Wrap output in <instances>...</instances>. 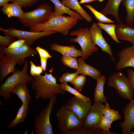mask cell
<instances>
[{
  "label": "cell",
  "mask_w": 134,
  "mask_h": 134,
  "mask_svg": "<svg viewBox=\"0 0 134 134\" xmlns=\"http://www.w3.org/2000/svg\"><path fill=\"white\" fill-rule=\"evenodd\" d=\"M131 47L133 49H134V44H132V45Z\"/></svg>",
  "instance_id": "c3c4849f"
},
{
  "label": "cell",
  "mask_w": 134,
  "mask_h": 134,
  "mask_svg": "<svg viewBox=\"0 0 134 134\" xmlns=\"http://www.w3.org/2000/svg\"><path fill=\"white\" fill-rule=\"evenodd\" d=\"M53 12L49 5L43 3L33 10L24 12L17 18L24 26L30 28L47 22L52 15Z\"/></svg>",
  "instance_id": "277c9868"
},
{
  "label": "cell",
  "mask_w": 134,
  "mask_h": 134,
  "mask_svg": "<svg viewBox=\"0 0 134 134\" xmlns=\"http://www.w3.org/2000/svg\"><path fill=\"white\" fill-rule=\"evenodd\" d=\"M103 113L104 115L113 121L121 120L122 118L121 116L119 114L118 111L111 109L107 102L105 103Z\"/></svg>",
  "instance_id": "f1b7e54d"
},
{
  "label": "cell",
  "mask_w": 134,
  "mask_h": 134,
  "mask_svg": "<svg viewBox=\"0 0 134 134\" xmlns=\"http://www.w3.org/2000/svg\"><path fill=\"white\" fill-rule=\"evenodd\" d=\"M50 48L51 50L58 52L63 56L77 58L82 55V51L76 49L74 46H63L54 43L51 45Z\"/></svg>",
  "instance_id": "d6986e66"
},
{
  "label": "cell",
  "mask_w": 134,
  "mask_h": 134,
  "mask_svg": "<svg viewBox=\"0 0 134 134\" xmlns=\"http://www.w3.org/2000/svg\"><path fill=\"white\" fill-rule=\"evenodd\" d=\"M0 30L5 34L10 35L18 39L25 40L31 46L41 37L58 33L53 30L33 32L20 30L14 28L4 29L1 27H0Z\"/></svg>",
  "instance_id": "30bf717a"
},
{
  "label": "cell",
  "mask_w": 134,
  "mask_h": 134,
  "mask_svg": "<svg viewBox=\"0 0 134 134\" xmlns=\"http://www.w3.org/2000/svg\"><path fill=\"white\" fill-rule=\"evenodd\" d=\"M113 122L103 115L101 118L100 124V129L103 131L107 132L109 134H115V132H111L109 130V129L111 127V125Z\"/></svg>",
  "instance_id": "e575fe53"
},
{
  "label": "cell",
  "mask_w": 134,
  "mask_h": 134,
  "mask_svg": "<svg viewBox=\"0 0 134 134\" xmlns=\"http://www.w3.org/2000/svg\"><path fill=\"white\" fill-rule=\"evenodd\" d=\"M15 41L14 37L10 35H0V44L3 46L7 47Z\"/></svg>",
  "instance_id": "8d00e7d4"
},
{
  "label": "cell",
  "mask_w": 134,
  "mask_h": 134,
  "mask_svg": "<svg viewBox=\"0 0 134 134\" xmlns=\"http://www.w3.org/2000/svg\"><path fill=\"white\" fill-rule=\"evenodd\" d=\"M123 0H108L102 10L100 12L105 15L110 14L114 16L117 22L121 23L119 15V8Z\"/></svg>",
  "instance_id": "7402d4cb"
},
{
  "label": "cell",
  "mask_w": 134,
  "mask_h": 134,
  "mask_svg": "<svg viewBox=\"0 0 134 134\" xmlns=\"http://www.w3.org/2000/svg\"><path fill=\"white\" fill-rule=\"evenodd\" d=\"M78 67L75 72L90 76L96 80L100 76L101 73L97 69L86 64L82 57L78 58Z\"/></svg>",
  "instance_id": "ac0fdd59"
},
{
  "label": "cell",
  "mask_w": 134,
  "mask_h": 134,
  "mask_svg": "<svg viewBox=\"0 0 134 134\" xmlns=\"http://www.w3.org/2000/svg\"><path fill=\"white\" fill-rule=\"evenodd\" d=\"M106 80V78L103 75H101L96 79V84L94 93L95 102L101 101L105 103L107 102V100L103 92L104 86Z\"/></svg>",
  "instance_id": "603a6c76"
},
{
  "label": "cell",
  "mask_w": 134,
  "mask_h": 134,
  "mask_svg": "<svg viewBox=\"0 0 134 134\" xmlns=\"http://www.w3.org/2000/svg\"><path fill=\"white\" fill-rule=\"evenodd\" d=\"M86 79V75L81 74L78 75L70 82L73 86L74 89L80 92L85 84Z\"/></svg>",
  "instance_id": "d6a6232c"
},
{
  "label": "cell",
  "mask_w": 134,
  "mask_h": 134,
  "mask_svg": "<svg viewBox=\"0 0 134 134\" xmlns=\"http://www.w3.org/2000/svg\"><path fill=\"white\" fill-rule=\"evenodd\" d=\"M128 78L133 90L134 91V70L128 69L127 70Z\"/></svg>",
  "instance_id": "ab89813d"
},
{
  "label": "cell",
  "mask_w": 134,
  "mask_h": 134,
  "mask_svg": "<svg viewBox=\"0 0 134 134\" xmlns=\"http://www.w3.org/2000/svg\"><path fill=\"white\" fill-rule=\"evenodd\" d=\"M39 0H12V2L17 3L22 7L30 6L36 3Z\"/></svg>",
  "instance_id": "74e56055"
},
{
  "label": "cell",
  "mask_w": 134,
  "mask_h": 134,
  "mask_svg": "<svg viewBox=\"0 0 134 134\" xmlns=\"http://www.w3.org/2000/svg\"><path fill=\"white\" fill-rule=\"evenodd\" d=\"M21 7L18 3L12 2L5 4L1 7L0 10L3 14L9 18L15 17L18 18L20 17L24 12Z\"/></svg>",
  "instance_id": "d4e9b609"
},
{
  "label": "cell",
  "mask_w": 134,
  "mask_h": 134,
  "mask_svg": "<svg viewBox=\"0 0 134 134\" xmlns=\"http://www.w3.org/2000/svg\"><path fill=\"white\" fill-rule=\"evenodd\" d=\"M101 28L95 22L92 24L89 29V33L93 43L99 46L104 52L109 54L113 62L115 60L113 56L110 46L106 41L103 37Z\"/></svg>",
  "instance_id": "7c38bea8"
},
{
  "label": "cell",
  "mask_w": 134,
  "mask_h": 134,
  "mask_svg": "<svg viewBox=\"0 0 134 134\" xmlns=\"http://www.w3.org/2000/svg\"><path fill=\"white\" fill-rule=\"evenodd\" d=\"M35 50L39 54L40 57L48 59L52 57L48 51L45 49L38 46L35 48Z\"/></svg>",
  "instance_id": "f35d334b"
},
{
  "label": "cell",
  "mask_w": 134,
  "mask_h": 134,
  "mask_svg": "<svg viewBox=\"0 0 134 134\" xmlns=\"http://www.w3.org/2000/svg\"><path fill=\"white\" fill-rule=\"evenodd\" d=\"M29 63L31 66L30 72L31 76L33 77L36 76V66L34 64L32 60L30 61Z\"/></svg>",
  "instance_id": "b9f144b4"
},
{
  "label": "cell",
  "mask_w": 134,
  "mask_h": 134,
  "mask_svg": "<svg viewBox=\"0 0 134 134\" xmlns=\"http://www.w3.org/2000/svg\"><path fill=\"white\" fill-rule=\"evenodd\" d=\"M64 134H103L101 132L84 128L82 126L64 132Z\"/></svg>",
  "instance_id": "4dcf8cb0"
},
{
  "label": "cell",
  "mask_w": 134,
  "mask_h": 134,
  "mask_svg": "<svg viewBox=\"0 0 134 134\" xmlns=\"http://www.w3.org/2000/svg\"><path fill=\"white\" fill-rule=\"evenodd\" d=\"M62 3L65 6L79 13L87 22L92 21V17L81 7L78 0H63Z\"/></svg>",
  "instance_id": "cb8c5ba5"
},
{
  "label": "cell",
  "mask_w": 134,
  "mask_h": 134,
  "mask_svg": "<svg viewBox=\"0 0 134 134\" xmlns=\"http://www.w3.org/2000/svg\"><path fill=\"white\" fill-rule=\"evenodd\" d=\"M12 0H0V6H3L5 4L8 3L9 1H11Z\"/></svg>",
  "instance_id": "bcb514c9"
},
{
  "label": "cell",
  "mask_w": 134,
  "mask_h": 134,
  "mask_svg": "<svg viewBox=\"0 0 134 134\" xmlns=\"http://www.w3.org/2000/svg\"><path fill=\"white\" fill-rule=\"evenodd\" d=\"M28 64V60H25L21 70L15 69L11 75L0 85V96L3 97L5 101L11 97V91L15 86L21 83H31L33 77L27 73Z\"/></svg>",
  "instance_id": "3957f363"
},
{
  "label": "cell",
  "mask_w": 134,
  "mask_h": 134,
  "mask_svg": "<svg viewBox=\"0 0 134 134\" xmlns=\"http://www.w3.org/2000/svg\"><path fill=\"white\" fill-rule=\"evenodd\" d=\"M85 6L92 12L99 22L103 23H113L115 22L100 12H99L96 10L91 5L89 4L85 5Z\"/></svg>",
  "instance_id": "f546056e"
},
{
  "label": "cell",
  "mask_w": 134,
  "mask_h": 134,
  "mask_svg": "<svg viewBox=\"0 0 134 134\" xmlns=\"http://www.w3.org/2000/svg\"><path fill=\"white\" fill-rule=\"evenodd\" d=\"M32 77L31 87L35 91V99H50L56 94H65L60 84L57 83L56 78L51 73L45 72L44 75H40Z\"/></svg>",
  "instance_id": "6da1fadb"
},
{
  "label": "cell",
  "mask_w": 134,
  "mask_h": 134,
  "mask_svg": "<svg viewBox=\"0 0 134 134\" xmlns=\"http://www.w3.org/2000/svg\"><path fill=\"white\" fill-rule=\"evenodd\" d=\"M78 20L77 18L70 16H51L47 22L31 27L30 30L33 32L53 30L64 35H66L68 34L70 30L76 25Z\"/></svg>",
  "instance_id": "7a4b0ae2"
},
{
  "label": "cell",
  "mask_w": 134,
  "mask_h": 134,
  "mask_svg": "<svg viewBox=\"0 0 134 134\" xmlns=\"http://www.w3.org/2000/svg\"><path fill=\"white\" fill-rule=\"evenodd\" d=\"M16 64L14 60L6 55L0 58V82L1 84L9 74L14 71Z\"/></svg>",
  "instance_id": "e0dca14e"
},
{
  "label": "cell",
  "mask_w": 134,
  "mask_h": 134,
  "mask_svg": "<svg viewBox=\"0 0 134 134\" xmlns=\"http://www.w3.org/2000/svg\"><path fill=\"white\" fill-rule=\"evenodd\" d=\"M26 42L21 46L18 48L7 49L6 47L3 46V50L5 54L14 60L17 64L22 66L25 61L27 57H32L37 54V51L31 47Z\"/></svg>",
  "instance_id": "8fae6325"
},
{
  "label": "cell",
  "mask_w": 134,
  "mask_h": 134,
  "mask_svg": "<svg viewBox=\"0 0 134 134\" xmlns=\"http://www.w3.org/2000/svg\"><path fill=\"white\" fill-rule=\"evenodd\" d=\"M129 134H134V131L133 132H131Z\"/></svg>",
  "instance_id": "7dc6e473"
},
{
  "label": "cell",
  "mask_w": 134,
  "mask_h": 134,
  "mask_svg": "<svg viewBox=\"0 0 134 134\" xmlns=\"http://www.w3.org/2000/svg\"><path fill=\"white\" fill-rule=\"evenodd\" d=\"M57 101L55 95L50 99L48 104L35 117L34 126L36 134H53L50 118L52 109Z\"/></svg>",
  "instance_id": "5b68a950"
},
{
  "label": "cell",
  "mask_w": 134,
  "mask_h": 134,
  "mask_svg": "<svg viewBox=\"0 0 134 134\" xmlns=\"http://www.w3.org/2000/svg\"><path fill=\"white\" fill-rule=\"evenodd\" d=\"M79 74L76 72L74 73H65L60 78V81L62 83H66L70 82L78 75Z\"/></svg>",
  "instance_id": "d590c367"
},
{
  "label": "cell",
  "mask_w": 134,
  "mask_h": 134,
  "mask_svg": "<svg viewBox=\"0 0 134 134\" xmlns=\"http://www.w3.org/2000/svg\"><path fill=\"white\" fill-rule=\"evenodd\" d=\"M124 120L120 122L119 126L122 128L123 134H129L134 128V102L131 101L123 108Z\"/></svg>",
  "instance_id": "5bb4252c"
},
{
  "label": "cell",
  "mask_w": 134,
  "mask_h": 134,
  "mask_svg": "<svg viewBox=\"0 0 134 134\" xmlns=\"http://www.w3.org/2000/svg\"><path fill=\"white\" fill-rule=\"evenodd\" d=\"M108 85L114 88L118 94L124 100L132 101L134 93L128 79L123 73L117 72L111 75L108 78Z\"/></svg>",
  "instance_id": "52a82bcc"
},
{
  "label": "cell",
  "mask_w": 134,
  "mask_h": 134,
  "mask_svg": "<svg viewBox=\"0 0 134 134\" xmlns=\"http://www.w3.org/2000/svg\"><path fill=\"white\" fill-rule=\"evenodd\" d=\"M54 5V10L52 16L63 15L64 14H67L71 16L83 20L80 15L77 12L72 10L64 6L59 0H50Z\"/></svg>",
  "instance_id": "44dd1931"
},
{
  "label": "cell",
  "mask_w": 134,
  "mask_h": 134,
  "mask_svg": "<svg viewBox=\"0 0 134 134\" xmlns=\"http://www.w3.org/2000/svg\"><path fill=\"white\" fill-rule=\"evenodd\" d=\"M133 101V102H134V99H133L132 100V101Z\"/></svg>",
  "instance_id": "681fc988"
},
{
  "label": "cell",
  "mask_w": 134,
  "mask_h": 134,
  "mask_svg": "<svg viewBox=\"0 0 134 134\" xmlns=\"http://www.w3.org/2000/svg\"><path fill=\"white\" fill-rule=\"evenodd\" d=\"M26 84L23 83L18 84L12 89L11 94L16 95L22 103L28 105L32 98Z\"/></svg>",
  "instance_id": "ffe728a7"
},
{
  "label": "cell",
  "mask_w": 134,
  "mask_h": 134,
  "mask_svg": "<svg viewBox=\"0 0 134 134\" xmlns=\"http://www.w3.org/2000/svg\"><path fill=\"white\" fill-rule=\"evenodd\" d=\"M119 60L116 65V68L120 70L127 67H134V49L129 47L122 49L118 54Z\"/></svg>",
  "instance_id": "9a60e30c"
},
{
  "label": "cell",
  "mask_w": 134,
  "mask_h": 134,
  "mask_svg": "<svg viewBox=\"0 0 134 134\" xmlns=\"http://www.w3.org/2000/svg\"><path fill=\"white\" fill-rule=\"evenodd\" d=\"M121 3L126 9L127 23L132 26L134 23V0H123Z\"/></svg>",
  "instance_id": "4316f807"
},
{
  "label": "cell",
  "mask_w": 134,
  "mask_h": 134,
  "mask_svg": "<svg viewBox=\"0 0 134 134\" xmlns=\"http://www.w3.org/2000/svg\"><path fill=\"white\" fill-rule=\"evenodd\" d=\"M29 111L28 105L23 103L19 108L14 119L10 122L7 126L8 129H12L23 121L26 117Z\"/></svg>",
  "instance_id": "484cf974"
},
{
  "label": "cell",
  "mask_w": 134,
  "mask_h": 134,
  "mask_svg": "<svg viewBox=\"0 0 134 134\" xmlns=\"http://www.w3.org/2000/svg\"><path fill=\"white\" fill-rule=\"evenodd\" d=\"M43 71V69L41 65L36 66V75H41Z\"/></svg>",
  "instance_id": "ee69618b"
},
{
  "label": "cell",
  "mask_w": 134,
  "mask_h": 134,
  "mask_svg": "<svg viewBox=\"0 0 134 134\" xmlns=\"http://www.w3.org/2000/svg\"><path fill=\"white\" fill-rule=\"evenodd\" d=\"M41 66L42 67L43 71L45 72L46 71L47 65V62L48 59L40 57Z\"/></svg>",
  "instance_id": "7bdbcfd3"
},
{
  "label": "cell",
  "mask_w": 134,
  "mask_h": 134,
  "mask_svg": "<svg viewBox=\"0 0 134 134\" xmlns=\"http://www.w3.org/2000/svg\"><path fill=\"white\" fill-rule=\"evenodd\" d=\"M97 24L110 36L114 41L117 43H121L117 39L116 35L115 32L116 24H106L99 22Z\"/></svg>",
  "instance_id": "83f0119b"
},
{
  "label": "cell",
  "mask_w": 134,
  "mask_h": 134,
  "mask_svg": "<svg viewBox=\"0 0 134 134\" xmlns=\"http://www.w3.org/2000/svg\"><path fill=\"white\" fill-rule=\"evenodd\" d=\"M76 58L72 57L63 56L61 60L65 65L72 68L77 69L78 67V63Z\"/></svg>",
  "instance_id": "836d02e7"
},
{
  "label": "cell",
  "mask_w": 134,
  "mask_h": 134,
  "mask_svg": "<svg viewBox=\"0 0 134 134\" xmlns=\"http://www.w3.org/2000/svg\"><path fill=\"white\" fill-rule=\"evenodd\" d=\"M25 41L22 39H18L15 41L8 47H6L7 49H15L20 47L26 42Z\"/></svg>",
  "instance_id": "60d3db41"
},
{
  "label": "cell",
  "mask_w": 134,
  "mask_h": 134,
  "mask_svg": "<svg viewBox=\"0 0 134 134\" xmlns=\"http://www.w3.org/2000/svg\"><path fill=\"white\" fill-rule=\"evenodd\" d=\"M104 0H80L79 2L80 4H83L85 3H89L92 2L96 1H99L100 2H102Z\"/></svg>",
  "instance_id": "f6af8a7d"
},
{
  "label": "cell",
  "mask_w": 134,
  "mask_h": 134,
  "mask_svg": "<svg viewBox=\"0 0 134 134\" xmlns=\"http://www.w3.org/2000/svg\"><path fill=\"white\" fill-rule=\"evenodd\" d=\"M115 33L118 40L127 41L134 44V28L121 23L116 25Z\"/></svg>",
  "instance_id": "2e32d148"
},
{
  "label": "cell",
  "mask_w": 134,
  "mask_h": 134,
  "mask_svg": "<svg viewBox=\"0 0 134 134\" xmlns=\"http://www.w3.org/2000/svg\"><path fill=\"white\" fill-rule=\"evenodd\" d=\"M101 101L94 103L91 106L85 118L82 121V127L84 128L100 131L104 134L107 132L101 130L100 124L103 114V109L105 106Z\"/></svg>",
  "instance_id": "9c48e42d"
},
{
  "label": "cell",
  "mask_w": 134,
  "mask_h": 134,
  "mask_svg": "<svg viewBox=\"0 0 134 134\" xmlns=\"http://www.w3.org/2000/svg\"><path fill=\"white\" fill-rule=\"evenodd\" d=\"M55 116L61 133L82 126V121L65 105L58 110Z\"/></svg>",
  "instance_id": "ba28073f"
},
{
  "label": "cell",
  "mask_w": 134,
  "mask_h": 134,
  "mask_svg": "<svg viewBox=\"0 0 134 134\" xmlns=\"http://www.w3.org/2000/svg\"><path fill=\"white\" fill-rule=\"evenodd\" d=\"M92 102L91 100L85 101L74 96L71 98L65 106L82 121L91 105Z\"/></svg>",
  "instance_id": "4fadbf2b"
},
{
  "label": "cell",
  "mask_w": 134,
  "mask_h": 134,
  "mask_svg": "<svg viewBox=\"0 0 134 134\" xmlns=\"http://www.w3.org/2000/svg\"><path fill=\"white\" fill-rule=\"evenodd\" d=\"M70 35L77 36L76 38H70L69 41L77 42L79 44L82 49V57L84 60L87 59L93 53L98 51V48L93 42L88 28H81L74 30L70 33Z\"/></svg>",
  "instance_id": "8992f818"
},
{
  "label": "cell",
  "mask_w": 134,
  "mask_h": 134,
  "mask_svg": "<svg viewBox=\"0 0 134 134\" xmlns=\"http://www.w3.org/2000/svg\"><path fill=\"white\" fill-rule=\"evenodd\" d=\"M60 85L63 90L73 95L76 98L86 101L91 100L89 98L82 95L75 89L70 86L67 83H62Z\"/></svg>",
  "instance_id": "1f68e13d"
}]
</instances>
